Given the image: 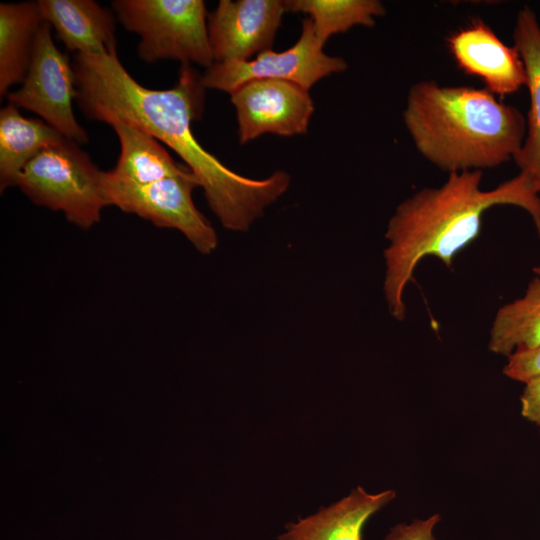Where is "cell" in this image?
I'll list each match as a JSON object with an SVG mask.
<instances>
[{
	"label": "cell",
	"mask_w": 540,
	"mask_h": 540,
	"mask_svg": "<svg viewBox=\"0 0 540 540\" xmlns=\"http://www.w3.org/2000/svg\"><path fill=\"white\" fill-rule=\"evenodd\" d=\"M72 64L82 113L109 125L122 121L138 127L173 150L197 177L225 229L247 231L287 191V172L251 179L229 169L199 143L191 123L203 114L206 88L190 65H181L173 87L150 89L127 72L117 51L75 54Z\"/></svg>",
	"instance_id": "6da1fadb"
},
{
	"label": "cell",
	"mask_w": 540,
	"mask_h": 540,
	"mask_svg": "<svg viewBox=\"0 0 540 540\" xmlns=\"http://www.w3.org/2000/svg\"><path fill=\"white\" fill-rule=\"evenodd\" d=\"M482 177V170L449 173L442 185L422 188L396 207L388 221V245L383 252V291L396 320L406 316L403 295L419 263L432 256L450 268L456 255L480 235L488 209L510 205L525 210L540 238V194L533 180L519 172L483 190Z\"/></svg>",
	"instance_id": "7a4b0ae2"
},
{
	"label": "cell",
	"mask_w": 540,
	"mask_h": 540,
	"mask_svg": "<svg viewBox=\"0 0 540 540\" xmlns=\"http://www.w3.org/2000/svg\"><path fill=\"white\" fill-rule=\"evenodd\" d=\"M404 124L418 152L452 173L494 168L513 159L526 135V119L487 89L441 86L433 80L408 91Z\"/></svg>",
	"instance_id": "3957f363"
},
{
	"label": "cell",
	"mask_w": 540,
	"mask_h": 540,
	"mask_svg": "<svg viewBox=\"0 0 540 540\" xmlns=\"http://www.w3.org/2000/svg\"><path fill=\"white\" fill-rule=\"evenodd\" d=\"M103 174L77 142L65 137L30 160L16 186L34 204L61 211L67 221L89 229L109 206Z\"/></svg>",
	"instance_id": "277c9868"
},
{
	"label": "cell",
	"mask_w": 540,
	"mask_h": 540,
	"mask_svg": "<svg viewBox=\"0 0 540 540\" xmlns=\"http://www.w3.org/2000/svg\"><path fill=\"white\" fill-rule=\"evenodd\" d=\"M124 28L140 36L139 57L149 63L177 60L209 68L215 61L202 0H114Z\"/></svg>",
	"instance_id": "5b68a950"
},
{
	"label": "cell",
	"mask_w": 540,
	"mask_h": 540,
	"mask_svg": "<svg viewBox=\"0 0 540 540\" xmlns=\"http://www.w3.org/2000/svg\"><path fill=\"white\" fill-rule=\"evenodd\" d=\"M103 184L109 205L157 227L177 229L202 254H210L217 247L214 228L192 199L193 189L200 187L193 173L141 185L116 179L104 171Z\"/></svg>",
	"instance_id": "8992f818"
},
{
	"label": "cell",
	"mask_w": 540,
	"mask_h": 540,
	"mask_svg": "<svg viewBox=\"0 0 540 540\" xmlns=\"http://www.w3.org/2000/svg\"><path fill=\"white\" fill-rule=\"evenodd\" d=\"M318 41L311 19L305 18L298 40L288 49H272L247 61L215 62L202 75L205 88L231 93L241 85L260 79L295 83L307 90L319 80L347 69L346 61L327 55Z\"/></svg>",
	"instance_id": "52a82bcc"
},
{
	"label": "cell",
	"mask_w": 540,
	"mask_h": 540,
	"mask_svg": "<svg viewBox=\"0 0 540 540\" xmlns=\"http://www.w3.org/2000/svg\"><path fill=\"white\" fill-rule=\"evenodd\" d=\"M51 28L42 22L25 79L19 89L9 92L8 101L37 114L66 138L84 144L88 134L72 106L76 98L73 64L55 45Z\"/></svg>",
	"instance_id": "ba28073f"
},
{
	"label": "cell",
	"mask_w": 540,
	"mask_h": 540,
	"mask_svg": "<svg viewBox=\"0 0 540 540\" xmlns=\"http://www.w3.org/2000/svg\"><path fill=\"white\" fill-rule=\"evenodd\" d=\"M235 108L237 136L241 145L264 134H306L314 112L309 90L289 81H249L230 94Z\"/></svg>",
	"instance_id": "9c48e42d"
},
{
	"label": "cell",
	"mask_w": 540,
	"mask_h": 540,
	"mask_svg": "<svg viewBox=\"0 0 540 540\" xmlns=\"http://www.w3.org/2000/svg\"><path fill=\"white\" fill-rule=\"evenodd\" d=\"M285 12V0L219 1L208 14L214 61H247L271 50Z\"/></svg>",
	"instance_id": "30bf717a"
},
{
	"label": "cell",
	"mask_w": 540,
	"mask_h": 540,
	"mask_svg": "<svg viewBox=\"0 0 540 540\" xmlns=\"http://www.w3.org/2000/svg\"><path fill=\"white\" fill-rule=\"evenodd\" d=\"M458 67L480 78L489 92L500 97L526 86V72L516 48L507 46L480 19L456 31L447 39Z\"/></svg>",
	"instance_id": "8fae6325"
},
{
	"label": "cell",
	"mask_w": 540,
	"mask_h": 540,
	"mask_svg": "<svg viewBox=\"0 0 540 540\" xmlns=\"http://www.w3.org/2000/svg\"><path fill=\"white\" fill-rule=\"evenodd\" d=\"M42 19L75 54L117 51L112 13L93 0H38Z\"/></svg>",
	"instance_id": "7c38bea8"
},
{
	"label": "cell",
	"mask_w": 540,
	"mask_h": 540,
	"mask_svg": "<svg viewBox=\"0 0 540 540\" xmlns=\"http://www.w3.org/2000/svg\"><path fill=\"white\" fill-rule=\"evenodd\" d=\"M395 496L393 490L373 494L358 486L339 501L289 523L278 540H362L364 524Z\"/></svg>",
	"instance_id": "4fadbf2b"
},
{
	"label": "cell",
	"mask_w": 540,
	"mask_h": 540,
	"mask_svg": "<svg viewBox=\"0 0 540 540\" xmlns=\"http://www.w3.org/2000/svg\"><path fill=\"white\" fill-rule=\"evenodd\" d=\"M513 41L525 67L530 95L526 135L513 160L520 172L533 180L540 194V23L528 6L517 13Z\"/></svg>",
	"instance_id": "5bb4252c"
},
{
	"label": "cell",
	"mask_w": 540,
	"mask_h": 540,
	"mask_svg": "<svg viewBox=\"0 0 540 540\" xmlns=\"http://www.w3.org/2000/svg\"><path fill=\"white\" fill-rule=\"evenodd\" d=\"M110 126L121 148L115 167L109 171L116 179L143 185L192 173L144 130L122 121H114Z\"/></svg>",
	"instance_id": "9a60e30c"
},
{
	"label": "cell",
	"mask_w": 540,
	"mask_h": 540,
	"mask_svg": "<svg viewBox=\"0 0 540 540\" xmlns=\"http://www.w3.org/2000/svg\"><path fill=\"white\" fill-rule=\"evenodd\" d=\"M43 120L24 117L8 103L0 110V190L16 186L25 167L38 153L64 139Z\"/></svg>",
	"instance_id": "2e32d148"
},
{
	"label": "cell",
	"mask_w": 540,
	"mask_h": 540,
	"mask_svg": "<svg viewBox=\"0 0 540 540\" xmlns=\"http://www.w3.org/2000/svg\"><path fill=\"white\" fill-rule=\"evenodd\" d=\"M44 20L35 2L0 4V96L22 83Z\"/></svg>",
	"instance_id": "e0dca14e"
},
{
	"label": "cell",
	"mask_w": 540,
	"mask_h": 540,
	"mask_svg": "<svg viewBox=\"0 0 540 540\" xmlns=\"http://www.w3.org/2000/svg\"><path fill=\"white\" fill-rule=\"evenodd\" d=\"M540 346V276L534 275L524 294L501 306L492 321L488 350L507 358Z\"/></svg>",
	"instance_id": "ac0fdd59"
},
{
	"label": "cell",
	"mask_w": 540,
	"mask_h": 540,
	"mask_svg": "<svg viewBox=\"0 0 540 540\" xmlns=\"http://www.w3.org/2000/svg\"><path fill=\"white\" fill-rule=\"evenodd\" d=\"M285 7L287 12L309 15L322 46L332 35L354 26L373 27L386 12L378 0H285Z\"/></svg>",
	"instance_id": "d6986e66"
},
{
	"label": "cell",
	"mask_w": 540,
	"mask_h": 540,
	"mask_svg": "<svg viewBox=\"0 0 540 540\" xmlns=\"http://www.w3.org/2000/svg\"><path fill=\"white\" fill-rule=\"evenodd\" d=\"M503 373L510 379L525 383L540 375V346L517 351L508 357Z\"/></svg>",
	"instance_id": "ffe728a7"
},
{
	"label": "cell",
	"mask_w": 540,
	"mask_h": 540,
	"mask_svg": "<svg viewBox=\"0 0 540 540\" xmlns=\"http://www.w3.org/2000/svg\"><path fill=\"white\" fill-rule=\"evenodd\" d=\"M440 519V514H433L426 519L413 520L409 524H398L384 540H436L433 532Z\"/></svg>",
	"instance_id": "44dd1931"
},
{
	"label": "cell",
	"mask_w": 540,
	"mask_h": 540,
	"mask_svg": "<svg viewBox=\"0 0 540 540\" xmlns=\"http://www.w3.org/2000/svg\"><path fill=\"white\" fill-rule=\"evenodd\" d=\"M520 398L522 416L540 426V375L526 381Z\"/></svg>",
	"instance_id": "7402d4cb"
},
{
	"label": "cell",
	"mask_w": 540,
	"mask_h": 540,
	"mask_svg": "<svg viewBox=\"0 0 540 540\" xmlns=\"http://www.w3.org/2000/svg\"><path fill=\"white\" fill-rule=\"evenodd\" d=\"M533 272H534L535 275L540 276V264L533 267Z\"/></svg>",
	"instance_id": "603a6c76"
}]
</instances>
